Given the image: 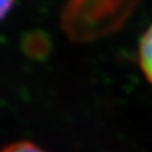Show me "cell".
<instances>
[{"label":"cell","instance_id":"7a4b0ae2","mask_svg":"<svg viewBox=\"0 0 152 152\" xmlns=\"http://www.w3.org/2000/svg\"><path fill=\"white\" fill-rule=\"evenodd\" d=\"M140 60L146 76L152 83V26L142 38L140 48Z\"/></svg>","mask_w":152,"mask_h":152},{"label":"cell","instance_id":"6da1fadb","mask_svg":"<svg viewBox=\"0 0 152 152\" xmlns=\"http://www.w3.org/2000/svg\"><path fill=\"white\" fill-rule=\"evenodd\" d=\"M138 0H71L64 12V28L74 41H88L117 29Z\"/></svg>","mask_w":152,"mask_h":152},{"label":"cell","instance_id":"277c9868","mask_svg":"<svg viewBox=\"0 0 152 152\" xmlns=\"http://www.w3.org/2000/svg\"><path fill=\"white\" fill-rule=\"evenodd\" d=\"M14 0H0V19L7 15V13L10 10Z\"/></svg>","mask_w":152,"mask_h":152},{"label":"cell","instance_id":"3957f363","mask_svg":"<svg viewBox=\"0 0 152 152\" xmlns=\"http://www.w3.org/2000/svg\"><path fill=\"white\" fill-rule=\"evenodd\" d=\"M1 152H46V151L42 150L41 147H38L37 145L32 143V142L22 141L7 146Z\"/></svg>","mask_w":152,"mask_h":152}]
</instances>
